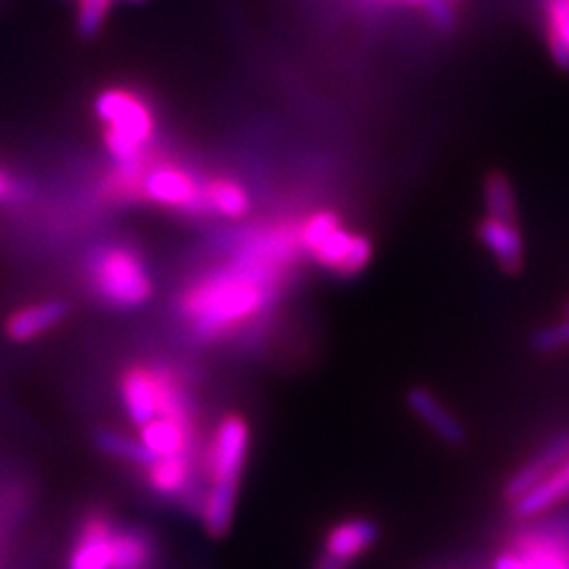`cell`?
I'll use <instances>...</instances> for the list:
<instances>
[{
    "label": "cell",
    "instance_id": "obj_1",
    "mask_svg": "<svg viewBox=\"0 0 569 569\" xmlns=\"http://www.w3.org/2000/svg\"><path fill=\"white\" fill-rule=\"evenodd\" d=\"M301 252L295 226L249 238L233 263L198 280L181 297V313L198 340L226 337L269 309L282 271Z\"/></svg>",
    "mask_w": 569,
    "mask_h": 569
},
{
    "label": "cell",
    "instance_id": "obj_2",
    "mask_svg": "<svg viewBox=\"0 0 569 569\" xmlns=\"http://www.w3.org/2000/svg\"><path fill=\"white\" fill-rule=\"evenodd\" d=\"M249 453V425L242 416H223L207 447L209 487L200 510L202 525L211 539H221L233 525L240 479Z\"/></svg>",
    "mask_w": 569,
    "mask_h": 569
},
{
    "label": "cell",
    "instance_id": "obj_3",
    "mask_svg": "<svg viewBox=\"0 0 569 569\" xmlns=\"http://www.w3.org/2000/svg\"><path fill=\"white\" fill-rule=\"evenodd\" d=\"M202 186L183 167L171 162L148 164V159H142L138 164H114V173L104 188L114 200H146L164 209L200 213L209 211Z\"/></svg>",
    "mask_w": 569,
    "mask_h": 569
},
{
    "label": "cell",
    "instance_id": "obj_4",
    "mask_svg": "<svg viewBox=\"0 0 569 569\" xmlns=\"http://www.w3.org/2000/svg\"><path fill=\"white\" fill-rule=\"evenodd\" d=\"M96 114L102 123V142L117 167L146 159L154 138V114L148 100L127 88H107L96 98Z\"/></svg>",
    "mask_w": 569,
    "mask_h": 569
},
{
    "label": "cell",
    "instance_id": "obj_5",
    "mask_svg": "<svg viewBox=\"0 0 569 569\" xmlns=\"http://www.w3.org/2000/svg\"><path fill=\"white\" fill-rule=\"evenodd\" d=\"M121 401L131 422L142 427L154 418L192 425V403L171 372L150 366H131L121 376Z\"/></svg>",
    "mask_w": 569,
    "mask_h": 569
},
{
    "label": "cell",
    "instance_id": "obj_6",
    "mask_svg": "<svg viewBox=\"0 0 569 569\" xmlns=\"http://www.w3.org/2000/svg\"><path fill=\"white\" fill-rule=\"evenodd\" d=\"M88 269L96 295L117 309L142 307L152 297V276L131 247L112 244L98 249Z\"/></svg>",
    "mask_w": 569,
    "mask_h": 569
},
{
    "label": "cell",
    "instance_id": "obj_7",
    "mask_svg": "<svg viewBox=\"0 0 569 569\" xmlns=\"http://www.w3.org/2000/svg\"><path fill=\"white\" fill-rule=\"evenodd\" d=\"M309 257L320 269L337 276H356L370 263L372 242L361 233H351L345 226H337L311 249Z\"/></svg>",
    "mask_w": 569,
    "mask_h": 569
},
{
    "label": "cell",
    "instance_id": "obj_8",
    "mask_svg": "<svg viewBox=\"0 0 569 569\" xmlns=\"http://www.w3.org/2000/svg\"><path fill=\"white\" fill-rule=\"evenodd\" d=\"M493 569H569V546L546 533H520L493 558Z\"/></svg>",
    "mask_w": 569,
    "mask_h": 569
},
{
    "label": "cell",
    "instance_id": "obj_9",
    "mask_svg": "<svg viewBox=\"0 0 569 569\" xmlns=\"http://www.w3.org/2000/svg\"><path fill=\"white\" fill-rule=\"evenodd\" d=\"M477 238L487 247V252L496 259L498 269L508 276H518L525 269V238L518 221L482 219L477 226Z\"/></svg>",
    "mask_w": 569,
    "mask_h": 569
},
{
    "label": "cell",
    "instance_id": "obj_10",
    "mask_svg": "<svg viewBox=\"0 0 569 569\" xmlns=\"http://www.w3.org/2000/svg\"><path fill=\"white\" fill-rule=\"evenodd\" d=\"M114 525L104 515H91L79 531L69 569H112L114 562Z\"/></svg>",
    "mask_w": 569,
    "mask_h": 569
},
{
    "label": "cell",
    "instance_id": "obj_11",
    "mask_svg": "<svg viewBox=\"0 0 569 569\" xmlns=\"http://www.w3.org/2000/svg\"><path fill=\"white\" fill-rule=\"evenodd\" d=\"M567 458H569V432H560L548 443H543V449L537 456H531L525 466H520L508 477L503 496L512 503L515 498H520L533 485H539L546 475L558 470Z\"/></svg>",
    "mask_w": 569,
    "mask_h": 569
},
{
    "label": "cell",
    "instance_id": "obj_12",
    "mask_svg": "<svg viewBox=\"0 0 569 569\" xmlns=\"http://www.w3.org/2000/svg\"><path fill=\"white\" fill-rule=\"evenodd\" d=\"M406 403L427 430L435 432L443 443H449V447H460V443H466L468 439L466 427H462V422L432 395L430 389L411 387L406 395Z\"/></svg>",
    "mask_w": 569,
    "mask_h": 569
},
{
    "label": "cell",
    "instance_id": "obj_13",
    "mask_svg": "<svg viewBox=\"0 0 569 569\" xmlns=\"http://www.w3.org/2000/svg\"><path fill=\"white\" fill-rule=\"evenodd\" d=\"M380 527L368 518H351L335 525L323 541V553L342 560L347 565L356 562L378 543Z\"/></svg>",
    "mask_w": 569,
    "mask_h": 569
},
{
    "label": "cell",
    "instance_id": "obj_14",
    "mask_svg": "<svg viewBox=\"0 0 569 569\" xmlns=\"http://www.w3.org/2000/svg\"><path fill=\"white\" fill-rule=\"evenodd\" d=\"M569 498V458L562 462L558 470L546 475L539 485H533L527 493L515 498L510 503L512 515L520 520L539 518V515L556 508L558 503Z\"/></svg>",
    "mask_w": 569,
    "mask_h": 569
},
{
    "label": "cell",
    "instance_id": "obj_15",
    "mask_svg": "<svg viewBox=\"0 0 569 569\" xmlns=\"http://www.w3.org/2000/svg\"><path fill=\"white\" fill-rule=\"evenodd\" d=\"M67 316H69V305L64 299H48V301H41V305H31L14 311L8 318L6 332L14 342H29L33 337H39L60 326Z\"/></svg>",
    "mask_w": 569,
    "mask_h": 569
},
{
    "label": "cell",
    "instance_id": "obj_16",
    "mask_svg": "<svg viewBox=\"0 0 569 569\" xmlns=\"http://www.w3.org/2000/svg\"><path fill=\"white\" fill-rule=\"evenodd\" d=\"M140 441L157 456H178L190 451L192 425L178 422L171 418H154L152 422L140 427Z\"/></svg>",
    "mask_w": 569,
    "mask_h": 569
},
{
    "label": "cell",
    "instance_id": "obj_17",
    "mask_svg": "<svg viewBox=\"0 0 569 569\" xmlns=\"http://www.w3.org/2000/svg\"><path fill=\"white\" fill-rule=\"evenodd\" d=\"M202 188L207 209L219 213L223 219H242L247 217L249 207H252V202H249V192L238 181H233V178L217 176Z\"/></svg>",
    "mask_w": 569,
    "mask_h": 569
},
{
    "label": "cell",
    "instance_id": "obj_18",
    "mask_svg": "<svg viewBox=\"0 0 569 569\" xmlns=\"http://www.w3.org/2000/svg\"><path fill=\"white\" fill-rule=\"evenodd\" d=\"M114 562L112 569H148L152 565L154 546L148 531L114 527Z\"/></svg>",
    "mask_w": 569,
    "mask_h": 569
},
{
    "label": "cell",
    "instance_id": "obj_19",
    "mask_svg": "<svg viewBox=\"0 0 569 569\" xmlns=\"http://www.w3.org/2000/svg\"><path fill=\"white\" fill-rule=\"evenodd\" d=\"M546 43L553 62L569 71V0H546Z\"/></svg>",
    "mask_w": 569,
    "mask_h": 569
},
{
    "label": "cell",
    "instance_id": "obj_20",
    "mask_svg": "<svg viewBox=\"0 0 569 569\" xmlns=\"http://www.w3.org/2000/svg\"><path fill=\"white\" fill-rule=\"evenodd\" d=\"M487 217L501 221H518V198L512 181L503 171H489L482 186Z\"/></svg>",
    "mask_w": 569,
    "mask_h": 569
},
{
    "label": "cell",
    "instance_id": "obj_21",
    "mask_svg": "<svg viewBox=\"0 0 569 569\" xmlns=\"http://www.w3.org/2000/svg\"><path fill=\"white\" fill-rule=\"evenodd\" d=\"M96 447L102 453L119 458V460H127V462H131V466H138L142 470L150 468L152 462L157 460V456L140 439L127 437V435L114 432V430H98L96 432Z\"/></svg>",
    "mask_w": 569,
    "mask_h": 569
},
{
    "label": "cell",
    "instance_id": "obj_22",
    "mask_svg": "<svg viewBox=\"0 0 569 569\" xmlns=\"http://www.w3.org/2000/svg\"><path fill=\"white\" fill-rule=\"evenodd\" d=\"M337 226H342V219L337 217L335 211L330 209H320V211H313L311 217H307L305 221H301L297 226V238H299V247L301 252H311V249L323 240L330 230H335Z\"/></svg>",
    "mask_w": 569,
    "mask_h": 569
},
{
    "label": "cell",
    "instance_id": "obj_23",
    "mask_svg": "<svg viewBox=\"0 0 569 569\" xmlns=\"http://www.w3.org/2000/svg\"><path fill=\"white\" fill-rule=\"evenodd\" d=\"M529 347L537 353H558L569 349V313L556 323L541 326L531 332Z\"/></svg>",
    "mask_w": 569,
    "mask_h": 569
},
{
    "label": "cell",
    "instance_id": "obj_24",
    "mask_svg": "<svg viewBox=\"0 0 569 569\" xmlns=\"http://www.w3.org/2000/svg\"><path fill=\"white\" fill-rule=\"evenodd\" d=\"M114 0H77V31L83 39H93L102 29Z\"/></svg>",
    "mask_w": 569,
    "mask_h": 569
},
{
    "label": "cell",
    "instance_id": "obj_25",
    "mask_svg": "<svg viewBox=\"0 0 569 569\" xmlns=\"http://www.w3.org/2000/svg\"><path fill=\"white\" fill-rule=\"evenodd\" d=\"M351 565H347V562H342V560H337V558H332V556H328V553H323V550H320V556L316 558V562H313V567L311 569H349Z\"/></svg>",
    "mask_w": 569,
    "mask_h": 569
},
{
    "label": "cell",
    "instance_id": "obj_26",
    "mask_svg": "<svg viewBox=\"0 0 569 569\" xmlns=\"http://www.w3.org/2000/svg\"><path fill=\"white\" fill-rule=\"evenodd\" d=\"M14 194V183H12V178L0 169V200H10Z\"/></svg>",
    "mask_w": 569,
    "mask_h": 569
},
{
    "label": "cell",
    "instance_id": "obj_27",
    "mask_svg": "<svg viewBox=\"0 0 569 569\" xmlns=\"http://www.w3.org/2000/svg\"><path fill=\"white\" fill-rule=\"evenodd\" d=\"M406 3H413V6H427V0H406Z\"/></svg>",
    "mask_w": 569,
    "mask_h": 569
},
{
    "label": "cell",
    "instance_id": "obj_28",
    "mask_svg": "<svg viewBox=\"0 0 569 569\" xmlns=\"http://www.w3.org/2000/svg\"><path fill=\"white\" fill-rule=\"evenodd\" d=\"M131 3H142V0H131Z\"/></svg>",
    "mask_w": 569,
    "mask_h": 569
},
{
    "label": "cell",
    "instance_id": "obj_29",
    "mask_svg": "<svg viewBox=\"0 0 569 569\" xmlns=\"http://www.w3.org/2000/svg\"><path fill=\"white\" fill-rule=\"evenodd\" d=\"M567 313H569V305H567Z\"/></svg>",
    "mask_w": 569,
    "mask_h": 569
}]
</instances>
